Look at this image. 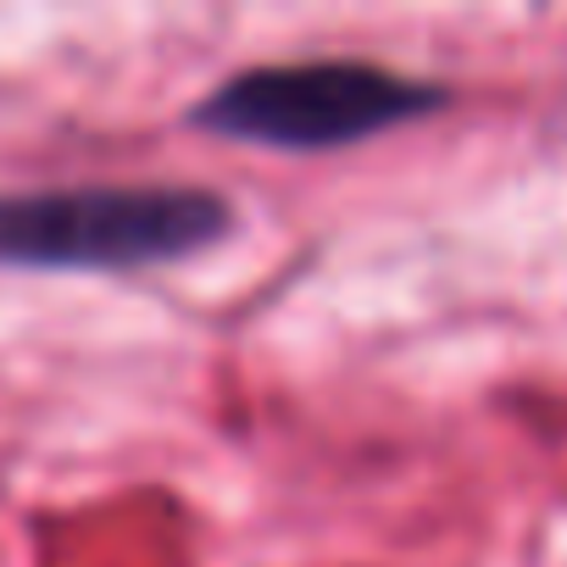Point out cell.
<instances>
[{
    "label": "cell",
    "instance_id": "obj_1",
    "mask_svg": "<svg viewBox=\"0 0 567 567\" xmlns=\"http://www.w3.org/2000/svg\"><path fill=\"white\" fill-rule=\"evenodd\" d=\"M234 206L200 184H73L0 195V267L140 272L212 250Z\"/></svg>",
    "mask_w": 567,
    "mask_h": 567
},
{
    "label": "cell",
    "instance_id": "obj_2",
    "mask_svg": "<svg viewBox=\"0 0 567 567\" xmlns=\"http://www.w3.org/2000/svg\"><path fill=\"white\" fill-rule=\"evenodd\" d=\"M451 101L434 79H406L379 62H272L245 68L206 90L189 106V123L234 140V145H267V151H340L357 140H373L395 123H417Z\"/></svg>",
    "mask_w": 567,
    "mask_h": 567
}]
</instances>
